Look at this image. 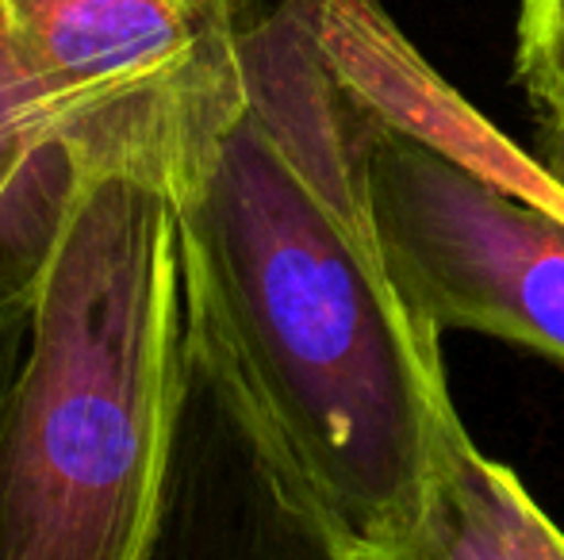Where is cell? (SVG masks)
I'll return each instance as SVG.
<instances>
[{
    "label": "cell",
    "instance_id": "obj_1",
    "mask_svg": "<svg viewBox=\"0 0 564 560\" xmlns=\"http://www.w3.org/2000/svg\"><path fill=\"white\" fill-rule=\"evenodd\" d=\"M177 227L193 373L273 510L335 560H419L468 430L442 330L384 257L365 105L304 0L246 20V105Z\"/></svg>",
    "mask_w": 564,
    "mask_h": 560
},
{
    "label": "cell",
    "instance_id": "obj_2",
    "mask_svg": "<svg viewBox=\"0 0 564 560\" xmlns=\"http://www.w3.org/2000/svg\"><path fill=\"white\" fill-rule=\"evenodd\" d=\"M188 373L177 208L127 177H77L35 277L0 560L154 553Z\"/></svg>",
    "mask_w": 564,
    "mask_h": 560
},
{
    "label": "cell",
    "instance_id": "obj_7",
    "mask_svg": "<svg viewBox=\"0 0 564 560\" xmlns=\"http://www.w3.org/2000/svg\"><path fill=\"white\" fill-rule=\"evenodd\" d=\"M514 81L550 116L564 100V0H522L514 23Z\"/></svg>",
    "mask_w": 564,
    "mask_h": 560
},
{
    "label": "cell",
    "instance_id": "obj_5",
    "mask_svg": "<svg viewBox=\"0 0 564 560\" xmlns=\"http://www.w3.org/2000/svg\"><path fill=\"white\" fill-rule=\"evenodd\" d=\"M74 180V165L39 116L0 23V288L39 277Z\"/></svg>",
    "mask_w": 564,
    "mask_h": 560
},
{
    "label": "cell",
    "instance_id": "obj_8",
    "mask_svg": "<svg viewBox=\"0 0 564 560\" xmlns=\"http://www.w3.org/2000/svg\"><path fill=\"white\" fill-rule=\"evenodd\" d=\"M31 315H35V281L0 288V457H4V438L8 422H12L23 361H28Z\"/></svg>",
    "mask_w": 564,
    "mask_h": 560
},
{
    "label": "cell",
    "instance_id": "obj_4",
    "mask_svg": "<svg viewBox=\"0 0 564 560\" xmlns=\"http://www.w3.org/2000/svg\"><path fill=\"white\" fill-rule=\"evenodd\" d=\"M0 23L77 177L177 208L246 105L238 0H0Z\"/></svg>",
    "mask_w": 564,
    "mask_h": 560
},
{
    "label": "cell",
    "instance_id": "obj_3",
    "mask_svg": "<svg viewBox=\"0 0 564 560\" xmlns=\"http://www.w3.org/2000/svg\"><path fill=\"white\" fill-rule=\"evenodd\" d=\"M365 105L384 257L426 322L564 365V193L419 58L380 0H304Z\"/></svg>",
    "mask_w": 564,
    "mask_h": 560
},
{
    "label": "cell",
    "instance_id": "obj_6",
    "mask_svg": "<svg viewBox=\"0 0 564 560\" xmlns=\"http://www.w3.org/2000/svg\"><path fill=\"white\" fill-rule=\"evenodd\" d=\"M419 560H564V530L468 438L434 484Z\"/></svg>",
    "mask_w": 564,
    "mask_h": 560
},
{
    "label": "cell",
    "instance_id": "obj_9",
    "mask_svg": "<svg viewBox=\"0 0 564 560\" xmlns=\"http://www.w3.org/2000/svg\"><path fill=\"white\" fill-rule=\"evenodd\" d=\"M538 162L561 185L564 193V100L550 116H542V139H538Z\"/></svg>",
    "mask_w": 564,
    "mask_h": 560
}]
</instances>
